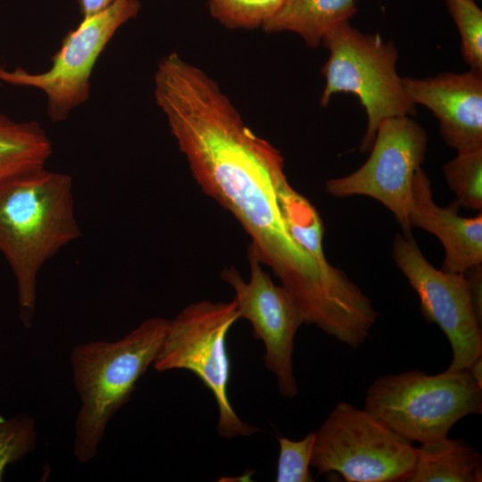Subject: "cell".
<instances>
[{
    "label": "cell",
    "instance_id": "obj_1",
    "mask_svg": "<svg viewBox=\"0 0 482 482\" xmlns=\"http://www.w3.org/2000/svg\"><path fill=\"white\" fill-rule=\"evenodd\" d=\"M168 124L202 190L231 212L251 238L249 250L280 280L305 323L336 331L358 312L363 291L328 262H317L291 236L278 202L284 158L243 121L216 87L181 100Z\"/></svg>",
    "mask_w": 482,
    "mask_h": 482
},
{
    "label": "cell",
    "instance_id": "obj_2",
    "mask_svg": "<svg viewBox=\"0 0 482 482\" xmlns=\"http://www.w3.org/2000/svg\"><path fill=\"white\" fill-rule=\"evenodd\" d=\"M80 236L69 175L42 168L0 184V251L15 276L20 318L27 328L39 270Z\"/></svg>",
    "mask_w": 482,
    "mask_h": 482
},
{
    "label": "cell",
    "instance_id": "obj_3",
    "mask_svg": "<svg viewBox=\"0 0 482 482\" xmlns=\"http://www.w3.org/2000/svg\"><path fill=\"white\" fill-rule=\"evenodd\" d=\"M168 325L169 320L154 317L117 341L88 342L73 348V382L81 403L73 443L79 461L87 462L97 453L109 421L155 361Z\"/></svg>",
    "mask_w": 482,
    "mask_h": 482
},
{
    "label": "cell",
    "instance_id": "obj_4",
    "mask_svg": "<svg viewBox=\"0 0 482 482\" xmlns=\"http://www.w3.org/2000/svg\"><path fill=\"white\" fill-rule=\"evenodd\" d=\"M363 409L401 437L425 444L447 436L462 418L481 414L482 387L467 369L406 370L377 378Z\"/></svg>",
    "mask_w": 482,
    "mask_h": 482
},
{
    "label": "cell",
    "instance_id": "obj_5",
    "mask_svg": "<svg viewBox=\"0 0 482 482\" xmlns=\"http://www.w3.org/2000/svg\"><path fill=\"white\" fill-rule=\"evenodd\" d=\"M321 43L329 57L320 69L326 79L320 105L327 106L337 93L358 97L368 120L361 152L370 150L382 120L416 114V104L396 71L398 51L392 41H385L378 34L362 33L344 22L331 29Z\"/></svg>",
    "mask_w": 482,
    "mask_h": 482
},
{
    "label": "cell",
    "instance_id": "obj_6",
    "mask_svg": "<svg viewBox=\"0 0 482 482\" xmlns=\"http://www.w3.org/2000/svg\"><path fill=\"white\" fill-rule=\"evenodd\" d=\"M239 318L234 300H203L188 304L169 320L162 347L153 363L158 372L186 370L203 382L216 401L217 431L225 438L248 436L258 431L237 416L228 393L230 363L226 338Z\"/></svg>",
    "mask_w": 482,
    "mask_h": 482
},
{
    "label": "cell",
    "instance_id": "obj_7",
    "mask_svg": "<svg viewBox=\"0 0 482 482\" xmlns=\"http://www.w3.org/2000/svg\"><path fill=\"white\" fill-rule=\"evenodd\" d=\"M311 467L348 482H400L411 476L417 448L365 409L342 401L315 430Z\"/></svg>",
    "mask_w": 482,
    "mask_h": 482
},
{
    "label": "cell",
    "instance_id": "obj_8",
    "mask_svg": "<svg viewBox=\"0 0 482 482\" xmlns=\"http://www.w3.org/2000/svg\"><path fill=\"white\" fill-rule=\"evenodd\" d=\"M140 6L138 0H116L102 11L83 17L63 37L47 71L29 73L21 68L12 71L2 69L0 80L40 89L46 96L51 120H65L87 100L97 59L118 29L137 15Z\"/></svg>",
    "mask_w": 482,
    "mask_h": 482
},
{
    "label": "cell",
    "instance_id": "obj_9",
    "mask_svg": "<svg viewBox=\"0 0 482 482\" xmlns=\"http://www.w3.org/2000/svg\"><path fill=\"white\" fill-rule=\"evenodd\" d=\"M427 148L428 134L411 117L386 119L377 129L367 161L353 173L328 180L326 190L337 198L366 195L378 201L393 213L403 233L411 234L412 179Z\"/></svg>",
    "mask_w": 482,
    "mask_h": 482
},
{
    "label": "cell",
    "instance_id": "obj_10",
    "mask_svg": "<svg viewBox=\"0 0 482 482\" xmlns=\"http://www.w3.org/2000/svg\"><path fill=\"white\" fill-rule=\"evenodd\" d=\"M392 257L417 293L422 317L436 323L451 345L453 357L447 369H467L482 355V326L476 318L463 274L436 269L411 234L395 235Z\"/></svg>",
    "mask_w": 482,
    "mask_h": 482
},
{
    "label": "cell",
    "instance_id": "obj_11",
    "mask_svg": "<svg viewBox=\"0 0 482 482\" xmlns=\"http://www.w3.org/2000/svg\"><path fill=\"white\" fill-rule=\"evenodd\" d=\"M248 257V282L234 266L225 268L220 278L234 290L233 300L239 317L250 321L254 337L262 341L264 364L274 374L278 392L293 398L298 394L293 364L294 342L305 320L291 295L273 282L249 249Z\"/></svg>",
    "mask_w": 482,
    "mask_h": 482
},
{
    "label": "cell",
    "instance_id": "obj_12",
    "mask_svg": "<svg viewBox=\"0 0 482 482\" xmlns=\"http://www.w3.org/2000/svg\"><path fill=\"white\" fill-rule=\"evenodd\" d=\"M402 82L415 104L433 112L449 146L457 152L482 147V71L404 77Z\"/></svg>",
    "mask_w": 482,
    "mask_h": 482
},
{
    "label": "cell",
    "instance_id": "obj_13",
    "mask_svg": "<svg viewBox=\"0 0 482 482\" xmlns=\"http://www.w3.org/2000/svg\"><path fill=\"white\" fill-rule=\"evenodd\" d=\"M411 191L410 226L433 234L442 243L445 258L440 270L462 274L482 264V213L461 217L454 201L446 207L437 205L433 200L430 179L421 167L413 176Z\"/></svg>",
    "mask_w": 482,
    "mask_h": 482
},
{
    "label": "cell",
    "instance_id": "obj_14",
    "mask_svg": "<svg viewBox=\"0 0 482 482\" xmlns=\"http://www.w3.org/2000/svg\"><path fill=\"white\" fill-rule=\"evenodd\" d=\"M356 12L355 0H285L262 28L267 33L294 32L316 48L331 29L349 22Z\"/></svg>",
    "mask_w": 482,
    "mask_h": 482
},
{
    "label": "cell",
    "instance_id": "obj_15",
    "mask_svg": "<svg viewBox=\"0 0 482 482\" xmlns=\"http://www.w3.org/2000/svg\"><path fill=\"white\" fill-rule=\"evenodd\" d=\"M407 482H481L482 455L463 439L421 444Z\"/></svg>",
    "mask_w": 482,
    "mask_h": 482
},
{
    "label": "cell",
    "instance_id": "obj_16",
    "mask_svg": "<svg viewBox=\"0 0 482 482\" xmlns=\"http://www.w3.org/2000/svg\"><path fill=\"white\" fill-rule=\"evenodd\" d=\"M51 141L36 121L18 122L0 112V184L45 168Z\"/></svg>",
    "mask_w": 482,
    "mask_h": 482
},
{
    "label": "cell",
    "instance_id": "obj_17",
    "mask_svg": "<svg viewBox=\"0 0 482 482\" xmlns=\"http://www.w3.org/2000/svg\"><path fill=\"white\" fill-rule=\"evenodd\" d=\"M454 202L467 209L482 210V147L465 152L445 162L442 168Z\"/></svg>",
    "mask_w": 482,
    "mask_h": 482
},
{
    "label": "cell",
    "instance_id": "obj_18",
    "mask_svg": "<svg viewBox=\"0 0 482 482\" xmlns=\"http://www.w3.org/2000/svg\"><path fill=\"white\" fill-rule=\"evenodd\" d=\"M285 0H208L212 16L229 29L262 27L282 7Z\"/></svg>",
    "mask_w": 482,
    "mask_h": 482
},
{
    "label": "cell",
    "instance_id": "obj_19",
    "mask_svg": "<svg viewBox=\"0 0 482 482\" xmlns=\"http://www.w3.org/2000/svg\"><path fill=\"white\" fill-rule=\"evenodd\" d=\"M461 39V54L470 70L482 71V11L474 0H445Z\"/></svg>",
    "mask_w": 482,
    "mask_h": 482
},
{
    "label": "cell",
    "instance_id": "obj_20",
    "mask_svg": "<svg viewBox=\"0 0 482 482\" xmlns=\"http://www.w3.org/2000/svg\"><path fill=\"white\" fill-rule=\"evenodd\" d=\"M37 431L34 419L29 414L11 418L0 415V481L5 468L34 451Z\"/></svg>",
    "mask_w": 482,
    "mask_h": 482
},
{
    "label": "cell",
    "instance_id": "obj_21",
    "mask_svg": "<svg viewBox=\"0 0 482 482\" xmlns=\"http://www.w3.org/2000/svg\"><path fill=\"white\" fill-rule=\"evenodd\" d=\"M315 432L295 441L278 436L279 455L277 467V482H312L310 471Z\"/></svg>",
    "mask_w": 482,
    "mask_h": 482
},
{
    "label": "cell",
    "instance_id": "obj_22",
    "mask_svg": "<svg viewBox=\"0 0 482 482\" xmlns=\"http://www.w3.org/2000/svg\"><path fill=\"white\" fill-rule=\"evenodd\" d=\"M462 274L468 285L476 318L482 326V264L473 266Z\"/></svg>",
    "mask_w": 482,
    "mask_h": 482
},
{
    "label": "cell",
    "instance_id": "obj_23",
    "mask_svg": "<svg viewBox=\"0 0 482 482\" xmlns=\"http://www.w3.org/2000/svg\"><path fill=\"white\" fill-rule=\"evenodd\" d=\"M116 0H78L83 17L92 15L111 5Z\"/></svg>",
    "mask_w": 482,
    "mask_h": 482
},
{
    "label": "cell",
    "instance_id": "obj_24",
    "mask_svg": "<svg viewBox=\"0 0 482 482\" xmlns=\"http://www.w3.org/2000/svg\"><path fill=\"white\" fill-rule=\"evenodd\" d=\"M467 370L475 380V382L482 387V355L478 356L467 368Z\"/></svg>",
    "mask_w": 482,
    "mask_h": 482
},
{
    "label": "cell",
    "instance_id": "obj_25",
    "mask_svg": "<svg viewBox=\"0 0 482 482\" xmlns=\"http://www.w3.org/2000/svg\"><path fill=\"white\" fill-rule=\"evenodd\" d=\"M1 70H2V69L0 68V72H1Z\"/></svg>",
    "mask_w": 482,
    "mask_h": 482
}]
</instances>
